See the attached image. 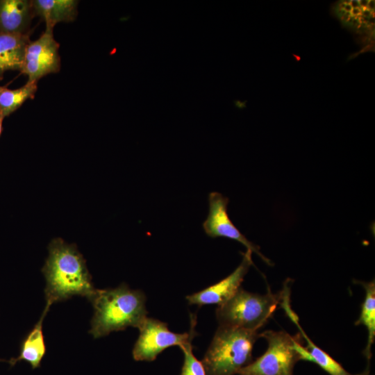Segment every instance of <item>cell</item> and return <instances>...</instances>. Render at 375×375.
I'll list each match as a JSON object with an SVG mask.
<instances>
[{"mask_svg": "<svg viewBox=\"0 0 375 375\" xmlns=\"http://www.w3.org/2000/svg\"><path fill=\"white\" fill-rule=\"evenodd\" d=\"M332 10L341 24L350 31L358 34L374 33V1H339Z\"/></svg>", "mask_w": 375, "mask_h": 375, "instance_id": "cell-10", "label": "cell"}, {"mask_svg": "<svg viewBox=\"0 0 375 375\" xmlns=\"http://www.w3.org/2000/svg\"><path fill=\"white\" fill-rule=\"evenodd\" d=\"M267 342L266 351L238 372V375H293L299 360L296 349L299 339L281 331L267 330L260 334Z\"/></svg>", "mask_w": 375, "mask_h": 375, "instance_id": "cell-5", "label": "cell"}, {"mask_svg": "<svg viewBox=\"0 0 375 375\" xmlns=\"http://www.w3.org/2000/svg\"><path fill=\"white\" fill-rule=\"evenodd\" d=\"M33 14L32 1L0 0V33L25 34Z\"/></svg>", "mask_w": 375, "mask_h": 375, "instance_id": "cell-11", "label": "cell"}, {"mask_svg": "<svg viewBox=\"0 0 375 375\" xmlns=\"http://www.w3.org/2000/svg\"><path fill=\"white\" fill-rule=\"evenodd\" d=\"M49 308L50 306L46 304L40 319L22 343L19 356L12 358L8 361L10 366H14L16 362L21 360L28 362L33 369H36L40 366L41 361L46 352L42 323Z\"/></svg>", "mask_w": 375, "mask_h": 375, "instance_id": "cell-14", "label": "cell"}, {"mask_svg": "<svg viewBox=\"0 0 375 375\" xmlns=\"http://www.w3.org/2000/svg\"><path fill=\"white\" fill-rule=\"evenodd\" d=\"M32 5L34 14L45 22L46 28L53 29L58 22H72L77 15L75 0H34Z\"/></svg>", "mask_w": 375, "mask_h": 375, "instance_id": "cell-12", "label": "cell"}, {"mask_svg": "<svg viewBox=\"0 0 375 375\" xmlns=\"http://www.w3.org/2000/svg\"><path fill=\"white\" fill-rule=\"evenodd\" d=\"M30 42L26 34L0 33V74L6 70H21L25 51Z\"/></svg>", "mask_w": 375, "mask_h": 375, "instance_id": "cell-13", "label": "cell"}, {"mask_svg": "<svg viewBox=\"0 0 375 375\" xmlns=\"http://www.w3.org/2000/svg\"><path fill=\"white\" fill-rule=\"evenodd\" d=\"M359 283L365 290V296L360 317L355 324L364 325L367 330L368 339L364 353L369 362L372 357L371 348L375 340V283L374 281Z\"/></svg>", "mask_w": 375, "mask_h": 375, "instance_id": "cell-15", "label": "cell"}, {"mask_svg": "<svg viewBox=\"0 0 375 375\" xmlns=\"http://www.w3.org/2000/svg\"><path fill=\"white\" fill-rule=\"evenodd\" d=\"M235 103L237 106H238L239 108H242V107H245V104L244 103H242L241 102H240L239 101H235Z\"/></svg>", "mask_w": 375, "mask_h": 375, "instance_id": "cell-19", "label": "cell"}, {"mask_svg": "<svg viewBox=\"0 0 375 375\" xmlns=\"http://www.w3.org/2000/svg\"><path fill=\"white\" fill-rule=\"evenodd\" d=\"M91 302L94 312L89 332L94 338L129 326L138 328L147 317L145 294L125 283L115 288L98 290Z\"/></svg>", "mask_w": 375, "mask_h": 375, "instance_id": "cell-2", "label": "cell"}, {"mask_svg": "<svg viewBox=\"0 0 375 375\" xmlns=\"http://www.w3.org/2000/svg\"><path fill=\"white\" fill-rule=\"evenodd\" d=\"M281 300V293L269 290L260 294L240 288L231 299L217 306L216 318L219 326L258 331L272 316Z\"/></svg>", "mask_w": 375, "mask_h": 375, "instance_id": "cell-4", "label": "cell"}, {"mask_svg": "<svg viewBox=\"0 0 375 375\" xmlns=\"http://www.w3.org/2000/svg\"><path fill=\"white\" fill-rule=\"evenodd\" d=\"M252 251L247 249L242 253V260L238 267L228 276L198 292L186 296L189 304L201 306L227 301L241 288L244 278L253 265Z\"/></svg>", "mask_w": 375, "mask_h": 375, "instance_id": "cell-9", "label": "cell"}, {"mask_svg": "<svg viewBox=\"0 0 375 375\" xmlns=\"http://www.w3.org/2000/svg\"><path fill=\"white\" fill-rule=\"evenodd\" d=\"M228 201L227 197L217 192L209 194L208 215L203 223L206 234L212 238L221 237L236 240L247 249L256 253L268 265H273V262L260 252V247L247 240L233 224L227 212Z\"/></svg>", "mask_w": 375, "mask_h": 375, "instance_id": "cell-7", "label": "cell"}, {"mask_svg": "<svg viewBox=\"0 0 375 375\" xmlns=\"http://www.w3.org/2000/svg\"><path fill=\"white\" fill-rule=\"evenodd\" d=\"M48 249L49 256L42 269L46 279L47 304L51 306L74 295L87 297L91 301L98 289L94 288L85 260L76 246L55 238Z\"/></svg>", "mask_w": 375, "mask_h": 375, "instance_id": "cell-1", "label": "cell"}, {"mask_svg": "<svg viewBox=\"0 0 375 375\" xmlns=\"http://www.w3.org/2000/svg\"><path fill=\"white\" fill-rule=\"evenodd\" d=\"M356 375H370V374L369 372V370L367 369V370L365 371L363 373H362L360 374H356Z\"/></svg>", "mask_w": 375, "mask_h": 375, "instance_id": "cell-21", "label": "cell"}, {"mask_svg": "<svg viewBox=\"0 0 375 375\" xmlns=\"http://www.w3.org/2000/svg\"><path fill=\"white\" fill-rule=\"evenodd\" d=\"M5 88L0 86V92L4 89Z\"/></svg>", "mask_w": 375, "mask_h": 375, "instance_id": "cell-22", "label": "cell"}, {"mask_svg": "<svg viewBox=\"0 0 375 375\" xmlns=\"http://www.w3.org/2000/svg\"><path fill=\"white\" fill-rule=\"evenodd\" d=\"M38 81H29L22 87L10 90L4 88L0 92V115L3 118L19 108L28 99L33 98L37 91Z\"/></svg>", "mask_w": 375, "mask_h": 375, "instance_id": "cell-16", "label": "cell"}, {"mask_svg": "<svg viewBox=\"0 0 375 375\" xmlns=\"http://www.w3.org/2000/svg\"><path fill=\"white\" fill-rule=\"evenodd\" d=\"M191 327L189 332L176 333L168 329L167 324L160 320L146 317L138 327L139 337L135 342L132 354L136 361H153L165 349L186 344L197 335L196 315H190Z\"/></svg>", "mask_w": 375, "mask_h": 375, "instance_id": "cell-6", "label": "cell"}, {"mask_svg": "<svg viewBox=\"0 0 375 375\" xmlns=\"http://www.w3.org/2000/svg\"><path fill=\"white\" fill-rule=\"evenodd\" d=\"M0 75H1V74H0Z\"/></svg>", "mask_w": 375, "mask_h": 375, "instance_id": "cell-23", "label": "cell"}, {"mask_svg": "<svg viewBox=\"0 0 375 375\" xmlns=\"http://www.w3.org/2000/svg\"><path fill=\"white\" fill-rule=\"evenodd\" d=\"M3 117L0 115V135L2 131V122H3Z\"/></svg>", "mask_w": 375, "mask_h": 375, "instance_id": "cell-20", "label": "cell"}, {"mask_svg": "<svg viewBox=\"0 0 375 375\" xmlns=\"http://www.w3.org/2000/svg\"><path fill=\"white\" fill-rule=\"evenodd\" d=\"M58 49L53 29L46 28L38 40L27 45L22 72L28 76L29 81H38L45 75L58 72L60 66Z\"/></svg>", "mask_w": 375, "mask_h": 375, "instance_id": "cell-8", "label": "cell"}, {"mask_svg": "<svg viewBox=\"0 0 375 375\" xmlns=\"http://www.w3.org/2000/svg\"><path fill=\"white\" fill-rule=\"evenodd\" d=\"M297 326L301 334L307 342L306 347L311 356V362L319 365L330 375H352L335 360L329 354L317 347L306 334L299 323V317L291 319Z\"/></svg>", "mask_w": 375, "mask_h": 375, "instance_id": "cell-17", "label": "cell"}, {"mask_svg": "<svg viewBox=\"0 0 375 375\" xmlns=\"http://www.w3.org/2000/svg\"><path fill=\"white\" fill-rule=\"evenodd\" d=\"M258 331L219 326L201 362L206 375H236L252 362Z\"/></svg>", "mask_w": 375, "mask_h": 375, "instance_id": "cell-3", "label": "cell"}, {"mask_svg": "<svg viewBox=\"0 0 375 375\" xmlns=\"http://www.w3.org/2000/svg\"><path fill=\"white\" fill-rule=\"evenodd\" d=\"M192 340L180 347L184 353V362L180 375H206L201 361L197 360L192 352Z\"/></svg>", "mask_w": 375, "mask_h": 375, "instance_id": "cell-18", "label": "cell"}]
</instances>
